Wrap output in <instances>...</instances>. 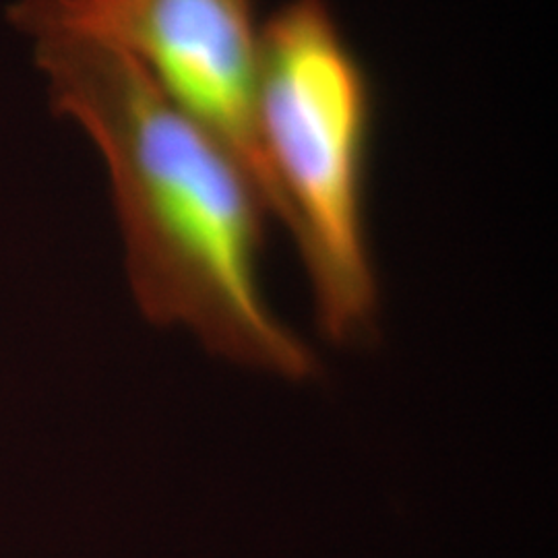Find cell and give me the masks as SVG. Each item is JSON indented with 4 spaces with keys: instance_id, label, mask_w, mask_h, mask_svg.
Segmentation results:
<instances>
[{
    "instance_id": "1",
    "label": "cell",
    "mask_w": 558,
    "mask_h": 558,
    "mask_svg": "<svg viewBox=\"0 0 558 558\" xmlns=\"http://www.w3.org/2000/svg\"><path fill=\"white\" fill-rule=\"evenodd\" d=\"M23 34L54 110L104 158L141 313L240 368L313 379L317 354L265 294L269 211L239 161L119 48L59 25Z\"/></svg>"
},
{
    "instance_id": "2",
    "label": "cell",
    "mask_w": 558,
    "mask_h": 558,
    "mask_svg": "<svg viewBox=\"0 0 558 558\" xmlns=\"http://www.w3.org/2000/svg\"><path fill=\"white\" fill-rule=\"evenodd\" d=\"M257 112L320 333L360 343L380 306L366 220L373 94L327 0H288L263 23Z\"/></svg>"
},
{
    "instance_id": "3",
    "label": "cell",
    "mask_w": 558,
    "mask_h": 558,
    "mask_svg": "<svg viewBox=\"0 0 558 558\" xmlns=\"http://www.w3.org/2000/svg\"><path fill=\"white\" fill-rule=\"evenodd\" d=\"M257 0H20L15 27L59 25L119 48L161 94L228 149L269 218L286 205L260 143Z\"/></svg>"
}]
</instances>
